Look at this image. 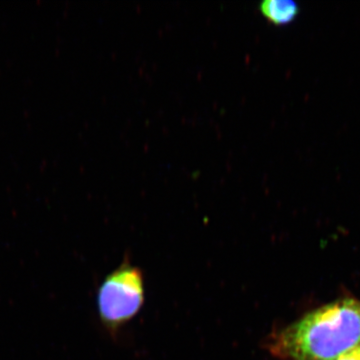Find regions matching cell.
Instances as JSON below:
<instances>
[{"label":"cell","mask_w":360,"mask_h":360,"mask_svg":"<svg viewBox=\"0 0 360 360\" xmlns=\"http://www.w3.org/2000/svg\"><path fill=\"white\" fill-rule=\"evenodd\" d=\"M360 345V300L341 298L303 315L267 338L281 360H338Z\"/></svg>","instance_id":"6da1fadb"},{"label":"cell","mask_w":360,"mask_h":360,"mask_svg":"<svg viewBox=\"0 0 360 360\" xmlns=\"http://www.w3.org/2000/svg\"><path fill=\"white\" fill-rule=\"evenodd\" d=\"M143 303V274L129 262L108 274L97 291L99 319L111 333L131 321Z\"/></svg>","instance_id":"7a4b0ae2"},{"label":"cell","mask_w":360,"mask_h":360,"mask_svg":"<svg viewBox=\"0 0 360 360\" xmlns=\"http://www.w3.org/2000/svg\"><path fill=\"white\" fill-rule=\"evenodd\" d=\"M258 8L269 22L276 26L290 25L300 11L298 4L292 0H265Z\"/></svg>","instance_id":"3957f363"},{"label":"cell","mask_w":360,"mask_h":360,"mask_svg":"<svg viewBox=\"0 0 360 360\" xmlns=\"http://www.w3.org/2000/svg\"><path fill=\"white\" fill-rule=\"evenodd\" d=\"M338 360H360V345L350 349L347 354L341 355Z\"/></svg>","instance_id":"277c9868"}]
</instances>
